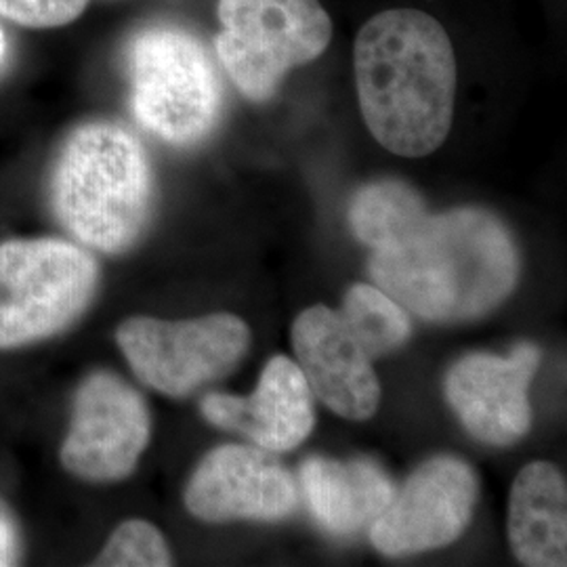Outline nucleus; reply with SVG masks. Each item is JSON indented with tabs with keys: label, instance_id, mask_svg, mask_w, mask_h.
<instances>
[{
	"label": "nucleus",
	"instance_id": "dca6fc26",
	"mask_svg": "<svg viewBox=\"0 0 567 567\" xmlns=\"http://www.w3.org/2000/svg\"><path fill=\"white\" fill-rule=\"evenodd\" d=\"M423 198L402 182L370 183L349 206V225L355 238L372 250L398 243L412 227L425 219Z\"/></svg>",
	"mask_w": 567,
	"mask_h": 567
},
{
	"label": "nucleus",
	"instance_id": "9d476101",
	"mask_svg": "<svg viewBox=\"0 0 567 567\" xmlns=\"http://www.w3.org/2000/svg\"><path fill=\"white\" fill-rule=\"evenodd\" d=\"M538 364L540 349L532 343L515 347L511 355H465L447 370V402L475 440L511 446L529 431L527 389Z\"/></svg>",
	"mask_w": 567,
	"mask_h": 567
},
{
	"label": "nucleus",
	"instance_id": "f257e3e1",
	"mask_svg": "<svg viewBox=\"0 0 567 567\" xmlns=\"http://www.w3.org/2000/svg\"><path fill=\"white\" fill-rule=\"evenodd\" d=\"M519 257L507 227L480 208L426 215L398 243L372 250L370 276L431 322L486 316L511 295Z\"/></svg>",
	"mask_w": 567,
	"mask_h": 567
},
{
	"label": "nucleus",
	"instance_id": "ddd939ff",
	"mask_svg": "<svg viewBox=\"0 0 567 567\" xmlns=\"http://www.w3.org/2000/svg\"><path fill=\"white\" fill-rule=\"evenodd\" d=\"M203 416L215 426L238 431L267 452H288L307 440L316 425L311 389L299 364L271 358L250 398L208 393Z\"/></svg>",
	"mask_w": 567,
	"mask_h": 567
},
{
	"label": "nucleus",
	"instance_id": "7ed1b4c3",
	"mask_svg": "<svg viewBox=\"0 0 567 567\" xmlns=\"http://www.w3.org/2000/svg\"><path fill=\"white\" fill-rule=\"evenodd\" d=\"M51 198L63 227L102 252H122L140 238L152 206L145 150L112 122L79 126L61 147Z\"/></svg>",
	"mask_w": 567,
	"mask_h": 567
},
{
	"label": "nucleus",
	"instance_id": "9b49d317",
	"mask_svg": "<svg viewBox=\"0 0 567 567\" xmlns=\"http://www.w3.org/2000/svg\"><path fill=\"white\" fill-rule=\"evenodd\" d=\"M185 507L208 524L278 522L297 507V486L264 447L221 446L194 471L185 487Z\"/></svg>",
	"mask_w": 567,
	"mask_h": 567
},
{
	"label": "nucleus",
	"instance_id": "20e7f679",
	"mask_svg": "<svg viewBox=\"0 0 567 567\" xmlns=\"http://www.w3.org/2000/svg\"><path fill=\"white\" fill-rule=\"evenodd\" d=\"M131 107L158 140L192 145L204 140L221 110V86L203 44L177 25L142 30L126 51Z\"/></svg>",
	"mask_w": 567,
	"mask_h": 567
},
{
	"label": "nucleus",
	"instance_id": "412c9836",
	"mask_svg": "<svg viewBox=\"0 0 567 567\" xmlns=\"http://www.w3.org/2000/svg\"><path fill=\"white\" fill-rule=\"evenodd\" d=\"M4 55H7V41H4L2 28H0V65H2V61H4Z\"/></svg>",
	"mask_w": 567,
	"mask_h": 567
},
{
	"label": "nucleus",
	"instance_id": "2eb2a0df",
	"mask_svg": "<svg viewBox=\"0 0 567 567\" xmlns=\"http://www.w3.org/2000/svg\"><path fill=\"white\" fill-rule=\"evenodd\" d=\"M508 543L524 566H566V480L550 463H529L515 477L508 501Z\"/></svg>",
	"mask_w": 567,
	"mask_h": 567
},
{
	"label": "nucleus",
	"instance_id": "f03ea898",
	"mask_svg": "<svg viewBox=\"0 0 567 567\" xmlns=\"http://www.w3.org/2000/svg\"><path fill=\"white\" fill-rule=\"evenodd\" d=\"M353 63L365 126L385 150L419 158L446 142L456 58L440 21L414 9L379 13L360 30Z\"/></svg>",
	"mask_w": 567,
	"mask_h": 567
},
{
	"label": "nucleus",
	"instance_id": "6ab92c4d",
	"mask_svg": "<svg viewBox=\"0 0 567 567\" xmlns=\"http://www.w3.org/2000/svg\"><path fill=\"white\" fill-rule=\"evenodd\" d=\"M89 0H0V16L28 28H58L76 20Z\"/></svg>",
	"mask_w": 567,
	"mask_h": 567
},
{
	"label": "nucleus",
	"instance_id": "423d86ee",
	"mask_svg": "<svg viewBox=\"0 0 567 567\" xmlns=\"http://www.w3.org/2000/svg\"><path fill=\"white\" fill-rule=\"evenodd\" d=\"M97 280V261L76 244H0V349L53 337L79 320Z\"/></svg>",
	"mask_w": 567,
	"mask_h": 567
},
{
	"label": "nucleus",
	"instance_id": "f3484780",
	"mask_svg": "<svg viewBox=\"0 0 567 567\" xmlns=\"http://www.w3.org/2000/svg\"><path fill=\"white\" fill-rule=\"evenodd\" d=\"M341 318L370 360L402 347L412 330L404 307L379 286L368 284L349 288Z\"/></svg>",
	"mask_w": 567,
	"mask_h": 567
},
{
	"label": "nucleus",
	"instance_id": "a211bd4d",
	"mask_svg": "<svg viewBox=\"0 0 567 567\" xmlns=\"http://www.w3.org/2000/svg\"><path fill=\"white\" fill-rule=\"evenodd\" d=\"M173 564L163 534L142 519L116 527L95 566L164 567Z\"/></svg>",
	"mask_w": 567,
	"mask_h": 567
},
{
	"label": "nucleus",
	"instance_id": "f8f14e48",
	"mask_svg": "<svg viewBox=\"0 0 567 567\" xmlns=\"http://www.w3.org/2000/svg\"><path fill=\"white\" fill-rule=\"evenodd\" d=\"M292 347L307 385L332 412L349 421L377 412L379 379L339 313L324 305L305 309L292 324Z\"/></svg>",
	"mask_w": 567,
	"mask_h": 567
},
{
	"label": "nucleus",
	"instance_id": "39448f33",
	"mask_svg": "<svg viewBox=\"0 0 567 567\" xmlns=\"http://www.w3.org/2000/svg\"><path fill=\"white\" fill-rule=\"evenodd\" d=\"M217 13V55L250 102H267L290 70L318 60L332 39L318 0H219Z\"/></svg>",
	"mask_w": 567,
	"mask_h": 567
},
{
	"label": "nucleus",
	"instance_id": "6e6552de",
	"mask_svg": "<svg viewBox=\"0 0 567 567\" xmlns=\"http://www.w3.org/2000/svg\"><path fill=\"white\" fill-rule=\"evenodd\" d=\"M477 475L456 456L419 466L370 526V540L386 557L416 555L454 543L473 519Z\"/></svg>",
	"mask_w": 567,
	"mask_h": 567
},
{
	"label": "nucleus",
	"instance_id": "1a4fd4ad",
	"mask_svg": "<svg viewBox=\"0 0 567 567\" xmlns=\"http://www.w3.org/2000/svg\"><path fill=\"white\" fill-rule=\"evenodd\" d=\"M150 431L142 395L112 372H95L76 393L61 465L81 480L118 482L135 471Z\"/></svg>",
	"mask_w": 567,
	"mask_h": 567
},
{
	"label": "nucleus",
	"instance_id": "0eeeda50",
	"mask_svg": "<svg viewBox=\"0 0 567 567\" xmlns=\"http://www.w3.org/2000/svg\"><path fill=\"white\" fill-rule=\"evenodd\" d=\"M116 339L142 383L183 398L238 364L250 344V330L231 313L185 322L131 318L118 328Z\"/></svg>",
	"mask_w": 567,
	"mask_h": 567
},
{
	"label": "nucleus",
	"instance_id": "aec40b11",
	"mask_svg": "<svg viewBox=\"0 0 567 567\" xmlns=\"http://www.w3.org/2000/svg\"><path fill=\"white\" fill-rule=\"evenodd\" d=\"M18 559V534L9 515L0 508V566H11Z\"/></svg>",
	"mask_w": 567,
	"mask_h": 567
},
{
	"label": "nucleus",
	"instance_id": "4468645a",
	"mask_svg": "<svg viewBox=\"0 0 567 567\" xmlns=\"http://www.w3.org/2000/svg\"><path fill=\"white\" fill-rule=\"evenodd\" d=\"M301 484L316 522L337 536L372 526L395 492L385 471L372 461L339 463L322 456L305 461Z\"/></svg>",
	"mask_w": 567,
	"mask_h": 567
}]
</instances>
